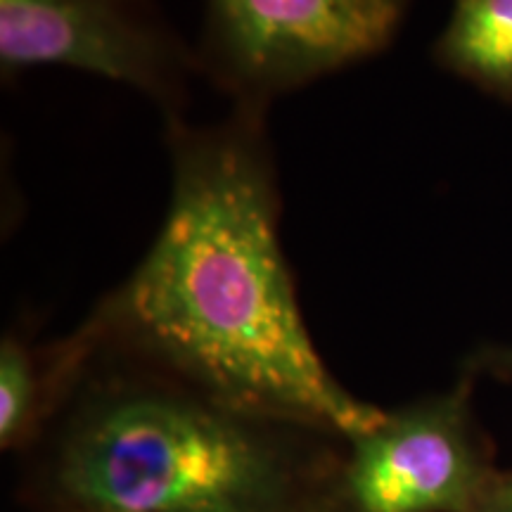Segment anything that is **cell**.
<instances>
[{"label": "cell", "instance_id": "1", "mask_svg": "<svg viewBox=\"0 0 512 512\" xmlns=\"http://www.w3.org/2000/svg\"><path fill=\"white\" fill-rule=\"evenodd\" d=\"M264 114L235 105L207 126L169 119L171 195L157 238L81 328L211 399L347 441L384 408L339 384L306 328Z\"/></svg>", "mask_w": 512, "mask_h": 512}, {"label": "cell", "instance_id": "2", "mask_svg": "<svg viewBox=\"0 0 512 512\" xmlns=\"http://www.w3.org/2000/svg\"><path fill=\"white\" fill-rule=\"evenodd\" d=\"M91 344L57 411L43 491L50 512L311 508L342 441L245 413Z\"/></svg>", "mask_w": 512, "mask_h": 512}, {"label": "cell", "instance_id": "3", "mask_svg": "<svg viewBox=\"0 0 512 512\" xmlns=\"http://www.w3.org/2000/svg\"><path fill=\"white\" fill-rule=\"evenodd\" d=\"M408 0H207L202 74L266 110L271 100L392 46Z\"/></svg>", "mask_w": 512, "mask_h": 512}, {"label": "cell", "instance_id": "4", "mask_svg": "<svg viewBox=\"0 0 512 512\" xmlns=\"http://www.w3.org/2000/svg\"><path fill=\"white\" fill-rule=\"evenodd\" d=\"M472 377L342 441L309 512L475 510L496 470L472 418Z\"/></svg>", "mask_w": 512, "mask_h": 512}, {"label": "cell", "instance_id": "5", "mask_svg": "<svg viewBox=\"0 0 512 512\" xmlns=\"http://www.w3.org/2000/svg\"><path fill=\"white\" fill-rule=\"evenodd\" d=\"M67 67L143 93L174 119L200 60L152 0H0V74Z\"/></svg>", "mask_w": 512, "mask_h": 512}, {"label": "cell", "instance_id": "6", "mask_svg": "<svg viewBox=\"0 0 512 512\" xmlns=\"http://www.w3.org/2000/svg\"><path fill=\"white\" fill-rule=\"evenodd\" d=\"M432 55L444 72L512 102V0H453Z\"/></svg>", "mask_w": 512, "mask_h": 512}, {"label": "cell", "instance_id": "7", "mask_svg": "<svg viewBox=\"0 0 512 512\" xmlns=\"http://www.w3.org/2000/svg\"><path fill=\"white\" fill-rule=\"evenodd\" d=\"M470 375L486 373L498 380L512 382V347H489L470 358Z\"/></svg>", "mask_w": 512, "mask_h": 512}, {"label": "cell", "instance_id": "8", "mask_svg": "<svg viewBox=\"0 0 512 512\" xmlns=\"http://www.w3.org/2000/svg\"><path fill=\"white\" fill-rule=\"evenodd\" d=\"M472 512H512V472L496 470Z\"/></svg>", "mask_w": 512, "mask_h": 512}, {"label": "cell", "instance_id": "9", "mask_svg": "<svg viewBox=\"0 0 512 512\" xmlns=\"http://www.w3.org/2000/svg\"><path fill=\"white\" fill-rule=\"evenodd\" d=\"M306 512H309V510H306Z\"/></svg>", "mask_w": 512, "mask_h": 512}]
</instances>
